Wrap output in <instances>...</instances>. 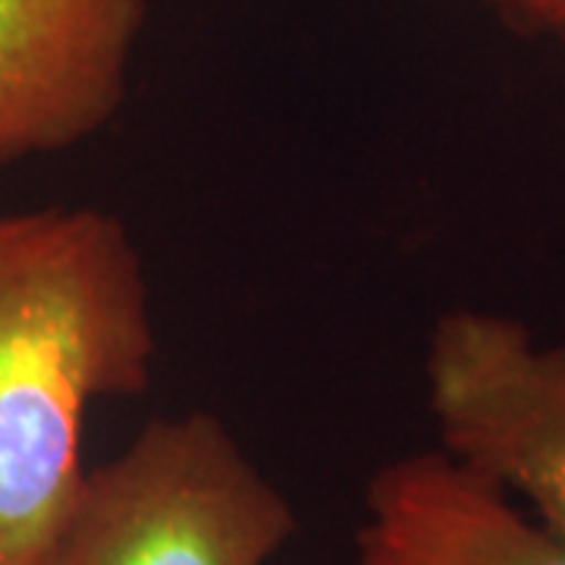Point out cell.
Here are the masks:
<instances>
[{"mask_svg": "<svg viewBox=\"0 0 565 565\" xmlns=\"http://www.w3.org/2000/svg\"><path fill=\"white\" fill-rule=\"evenodd\" d=\"M158 364L129 226L92 204L0 211V565H41L79 493L82 424Z\"/></svg>", "mask_w": 565, "mask_h": 565, "instance_id": "6da1fadb", "label": "cell"}, {"mask_svg": "<svg viewBox=\"0 0 565 565\" xmlns=\"http://www.w3.org/2000/svg\"><path fill=\"white\" fill-rule=\"evenodd\" d=\"M296 531L292 503L223 418L189 408L85 471L41 565H270Z\"/></svg>", "mask_w": 565, "mask_h": 565, "instance_id": "7a4b0ae2", "label": "cell"}, {"mask_svg": "<svg viewBox=\"0 0 565 565\" xmlns=\"http://www.w3.org/2000/svg\"><path fill=\"white\" fill-rule=\"evenodd\" d=\"M424 393L437 449L525 497L565 541V343L503 311L449 308L427 333Z\"/></svg>", "mask_w": 565, "mask_h": 565, "instance_id": "3957f363", "label": "cell"}, {"mask_svg": "<svg viewBox=\"0 0 565 565\" xmlns=\"http://www.w3.org/2000/svg\"><path fill=\"white\" fill-rule=\"evenodd\" d=\"M145 0H0V167L70 151L126 104Z\"/></svg>", "mask_w": 565, "mask_h": 565, "instance_id": "277c9868", "label": "cell"}, {"mask_svg": "<svg viewBox=\"0 0 565 565\" xmlns=\"http://www.w3.org/2000/svg\"><path fill=\"white\" fill-rule=\"evenodd\" d=\"M355 565H565V541L440 449L381 465L364 490Z\"/></svg>", "mask_w": 565, "mask_h": 565, "instance_id": "5b68a950", "label": "cell"}, {"mask_svg": "<svg viewBox=\"0 0 565 565\" xmlns=\"http://www.w3.org/2000/svg\"><path fill=\"white\" fill-rule=\"evenodd\" d=\"M519 39L546 41L565 51V0H484Z\"/></svg>", "mask_w": 565, "mask_h": 565, "instance_id": "8992f818", "label": "cell"}]
</instances>
